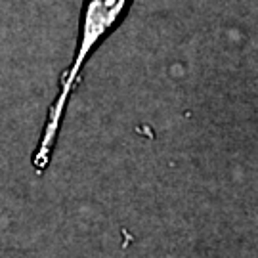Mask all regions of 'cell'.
<instances>
[{"instance_id":"1","label":"cell","mask_w":258,"mask_h":258,"mask_svg":"<svg viewBox=\"0 0 258 258\" xmlns=\"http://www.w3.org/2000/svg\"><path fill=\"white\" fill-rule=\"evenodd\" d=\"M132 0H83L81 19H79V37L69 67L59 77L57 92L38 138L37 149L33 151V168L37 174L46 172L54 155L55 144L61 132L65 111L71 102V96L81 83V77L88 59L102 46V42L120 25V21L128 14Z\"/></svg>"}]
</instances>
